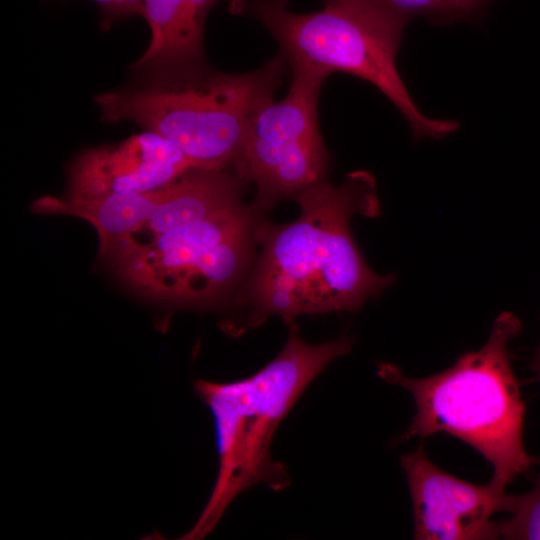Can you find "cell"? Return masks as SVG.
<instances>
[{"mask_svg":"<svg viewBox=\"0 0 540 540\" xmlns=\"http://www.w3.org/2000/svg\"><path fill=\"white\" fill-rule=\"evenodd\" d=\"M288 67L282 53L241 74L200 63L94 100L103 121L135 122L172 142L194 168L223 170L238 163L253 118L274 100Z\"/></svg>","mask_w":540,"mask_h":540,"instance_id":"4","label":"cell"},{"mask_svg":"<svg viewBox=\"0 0 540 540\" xmlns=\"http://www.w3.org/2000/svg\"><path fill=\"white\" fill-rule=\"evenodd\" d=\"M220 0H142L141 15L151 41L133 68L162 73L203 63V37L209 11Z\"/></svg>","mask_w":540,"mask_h":540,"instance_id":"11","label":"cell"},{"mask_svg":"<svg viewBox=\"0 0 540 540\" xmlns=\"http://www.w3.org/2000/svg\"><path fill=\"white\" fill-rule=\"evenodd\" d=\"M257 209L240 205L159 235L113 267L126 285L153 300L194 306L220 301L247 266Z\"/></svg>","mask_w":540,"mask_h":540,"instance_id":"6","label":"cell"},{"mask_svg":"<svg viewBox=\"0 0 540 540\" xmlns=\"http://www.w3.org/2000/svg\"><path fill=\"white\" fill-rule=\"evenodd\" d=\"M100 7L103 27L109 28L123 18L141 15L142 0H94Z\"/></svg>","mask_w":540,"mask_h":540,"instance_id":"15","label":"cell"},{"mask_svg":"<svg viewBox=\"0 0 540 540\" xmlns=\"http://www.w3.org/2000/svg\"><path fill=\"white\" fill-rule=\"evenodd\" d=\"M288 94L253 118L234 173L257 187L255 207L269 208L324 180L328 154L318 125V98L325 73L290 65Z\"/></svg>","mask_w":540,"mask_h":540,"instance_id":"7","label":"cell"},{"mask_svg":"<svg viewBox=\"0 0 540 540\" xmlns=\"http://www.w3.org/2000/svg\"><path fill=\"white\" fill-rule=\"evenodd\" d=\"M531 368L535 374L536 380L540 384V345L537 349L535 357L533 358Z\"/></svg>","mask_w":540,"mask_h":540,"instance_id":"17","label":"cell"},{"mask_svg":"<svg viewBox=\"0 0 540 540\" xmlns=\"http://www.w3.org/2000/svg\"><path fill=\"white\" fill-rule=\"evenodd\" d=\"M312 13H294L288 0H237L277 40L289 66L330 75L347 72L376 86L400 111L416 140L441 139L460 123L428 118L410 97L395 64L406 24L367 0H323Z\"/></svg>","mask_w":540,"mask_h":540,"instance_id":"5","label":"cell"},{"mask_svg":"<svg viewBox=\"0 0 540 540\" xmlns=\"http://www.w3.org/2000/svg\"><path fill=\"white\" fill-rule=\"evenodd\" d=\"M352 345L350 337L309 344L294 323L282 351L251 376L226 383L194 382L214 417L219 462L212 493L181 539L208 535L231 501L250 487L264 483L281 491L291 484L286 466L271 458L273 436L306 387Z\"/></svg>","mask_w":540,"mask_h":540,"instance_id":"2","label":"cell"},{"mask_svg":"<svg viewBox=\"0 0 540 540\" xmlns=\"http://www.w3.org/2000/svg\"><path fill=\"white\" fill-rule=\"evenodd\" d=\"M165 187L97 197L45 196L36 200L32 209L41 214L73 215L91 223L99 236V257L107 260L151 217L164 197Z\"/></svg>","mask_w":540,"mask_h":540,"instance_id":"12","label":"cell"},{"mask_svg":"<svg viewBox=\"0 0 540 540\" xmlns=\"http://www.w3.org/2000/svg\"><path fill=\"white\" fill-rule=\"evenodd\" d=\"M520 320L502 312L477 351L462 354L448 369L410 378L381 362L378 376L408 390L416 413L397 442L447 433L477 450L492 466L491 482L501 489L537 463L523 445L525 406L513 372L508 343L521 330Z\"/></svg>","mask_w":540,"mask_h":540,"instance_id":"3","label":"cell"},{"mask_svg":"<svg viewBox=\"0 0 540 540\" xmlns=\"http://www.w3.org/2000/svg\"><path fill=\"white\" fill-rule=\"evenodd\" d=\"M504 512L511 516L496 522L499 538L540 540V474L529 492L506 495Z\"/></svg>","mask_w":540,"mask_h":540,"instance_id":"13","label":"cell"},{"mask_svg":"<svg viewBox=\"0 0 540 540\" xmlns=\"http://www.w3.org/2000/svg\"><path fill=\"white\" fill-rule=\"evenodd\" d=\"M489 0H452L460 20L470 18Z\"/></svg>","mask_w":540,"mask_h":540,"instance_id":"16","label":"cell"},{"mask_svg":"<svg viewBox=\"0 0 540 540\" xmlns=\"http://www.w3.org/2000/svg\"><path fill=\"white\" fill-rule=\"evenodd\" d=\"M243 181L228 169L193 168L165 187L151 217L107 258L112 265L151 239L202 222L241 204Z\"/></svg>","mask_w":540,"mask_h":540,"instance_id":"10","label":"cell"},{"mask_svg":"<svg viewBox=\"0 0 540 540\" xmlns=\"http://www.w3.org/2000/svg\"><path fill=\"white\" fill-rule=\"evenodd\" d=\"M409 486L414 538L418 540L498 539L492 516L504 511L507 493L493 482L477 485L434 465L422 446L403 455Z\"/></svg>","mask_w":540,"mask_h":540,"instance_id":"8","label":"cell"},{"mask_svg":"<svg viewBox=\"0 0 540 540\" xmlns=\"http://www.w3.org/2000/svg\"><path fill=\"white\" fill-rule=\"evenodd\" d=\"M388 15L407 24L411 19L426 17L438 25L459 19L452 0H367Z\"/></svg>","mask_w":540,"mask_h":540,"instance_id":"14","label":"cell"},{"mask_svg":"<svg viewBox=\"0 0 540 540\" xmlns=\"http://www.w3.org/2000/svg\"><path fill=\"white\" fill-rule=\"evenodd\" d=\"M193 168L172 142L147 130L118 144L80 154L69 169L65 195L97 197L153 191Z\"/></svg>","mask_w":540,"mask_h":540,"instance_id":"9","label":"cell"},{"mask_svg":"<svg viewBox=\"0 0 540 540\" xmlns=\"http://www.w3.org/2000/svg\"><path fill=\"white\" fill-rule=\"evenodd\" d=\"M295 198V221L255 226L261 251L239 299L248 309L242 331L271 315L291 326L302 314L358 311L395 281L368 267L351 233L354 215L379 214L370 173H350L338 185L321 180Z\"/></svg>","mask_w":540,"mask_h":540,"instance_id":"1","label":"cell"}]
</instances>
